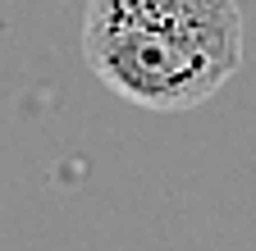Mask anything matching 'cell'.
Masks as SVG:
<instances>
[{
    "label": "cell",
    "mask_w": 256,
    "mask_h": 251,
    "mask_svg": "<svg viewBox=\"0 0 256 251\" xmlns=\"http://www.w3.org/2000/svg\"><path fill=\"white\" fill-rule=\"evenodd\" d=\"M82 59L151 114L206 105L242 69L238 0H87Z\"/></svg>",
    "instance_id": "cell-1"
}]
</instances>
